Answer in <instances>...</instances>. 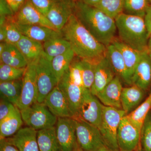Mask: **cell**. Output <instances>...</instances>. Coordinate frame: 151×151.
<instances>
[{
	"label": "cell",
	"instance_id": "obj_37",
	"mask_svg": "<svg viewBox=\"0 0 151 151\" xmlns=\"http://www.w3.org/2000/svg\"><path fill=\"white\" fill-rule=\"evenodd\" d=\"M13 16L7 18L4 24L6 30L5 42L16 45L23 35L18 28L16 24L13 20Z\"/></svg>",
	"mask_w": 151,
	"mask_h": 151
},
{
	"label": "cell",
	"instance_id": "obj_35",
	"mask_svg": "<svg viewBox=\"0 0 151 151\" xmlns=\"http://www.w3.org/2000/svg\"><path fill=\"white\" fill-rule=\"evenodd\" d=\"M140 145L142 151H151V110L146 117L141 129Z\"/></svg>",
	"mask_w": 151,
	"mask_h": 151
},
{
	"label": "cell",
	"instance_id": "obj_8",
	"mask_svg": "<svg viewBox=\"0 0 151 151\" xmlns=\"http://www.w3.org/2000/svg\"><path fill=\"white\" fill-rule=\"evenodd\" d=\"M103 106L90 90L84 88L76 119H82L98 128L102 120Z\"/></svg>",
	"mask_w": 151,
	"mask_h": 151
},
{
	"label": "cell",
	"instance_id": "obj_20",
	"mask_svg": "<svg viewBox=\"0 0 151 151\" xmlns=\"http://www.w3.org/2000/svg\"><path fill=\"white\" fill-rule=\"evenodd\" d=\"M106 57L116 76L120 78L123 84L127 86L132 85V81L128 75L122 53L113 44H111L107 47Z\"/></svg>",
	"mask_w": 151,
	"mask_h": 151
},
{
	"label": "cell",
	"instance_id": "obj_30",
	"mask_svg": "<svg viewBox=\"0 0 151 151\" xmlns=\"http://www.w3.org/2000/svg\"><path fill=\"white\" fill-rule=\"evenodd\" d=\"M151 110V89L144 102L126 116L135 127L141 131L144 121Z\"/></svg>",
	"mask_w": 151,
	"mask_h": 151
},
{
	"label": "cell",
	"instance_id": "obj_51",
	"mask_svg": "<svg viewBox=\"0 0 151 151\" xmlns=\"http://www.w3.org/2000/svg\"><path fill=\"white\" fill-rule=\"evenodd\" d=\"M75 151H84L83 150H81L79 147H78L77 148V149L75 150Z\"/></svg>",
	"mask_w": 151,
	"mask_h": 151
},
{
	"label": "cell",
	"instance_id": "obj_18",
	"mask_svg": "<svg viewBox=\"0 0 151 151\" xmlns=\"http://www.w3.org/2000/svg\"><path fill=\"white\" fill-rule=\"evenodd\" d=\"M116 76V73L105 56L95 65L94 81L91 88V93L96 96Z\"/></svg>",
	"mask_w": 151,
	"mask_h": 151
},
{
	"label": "cell",
	"instance_id": "obj_3",
	"mask_svg": "<svg viewBox=\"0 0 151 151\" xmlns=\"http://www.w3.org/2000/svg\"><path fill=\"white\" fill-rule=\"evenodd\" d=\"M119 40L136 50H148L149 38L145 19L124 13L115 19Z\"/></svg>",
	"mask_w": 151,
	"mask_h": 151
},
{
	"label": "cell",
	"instance_id": "obj_32",
	"mask_svg": "<svg viewBox=\"0 0 151 151\" xmlns=\"http://www.w3.org/2000/svg\"><path fill=\"white\" fill-rule=\"evenodd\" d=\"M125 1V0H100L94 7L115 19L124 12Z\"/></svg>",
	"mask_w": 151,
	"mask_h": 151
},
{
	"label": "cell",
	"instance_id": "obj_17",
	"mask_svg": "<svg viewBox=\"0 0 151 151\" xmlns=\"http://www.w3.org/2000/svg\"><path fill=\"white\" fill-rule=\"evenodd\" d=\"M135 84L147 93L151 89V59L148 50L142 52L140 60L132 78Z\"/></svg>",
	"mask_w": 151,
	"mask_h": 151
},
{
	"label": "cell",
	"instance_id": "obj_48",
	"mask_svg": "<svg viewBox=\"0 0 151 151\" xmlns=\"http://www.w3.org/2000/svg\"><path fill=\"white\" fill-rule=\"evenodd\" d=\"M6 42H1L0 43V55L2 54L5 47Z\"/></svg>",
	"mask_w": 151,
	"mask_h": 151
},
{
	"label": "cell",
	"instance_id": "obj_40",
	"mask_svg": "<svg viewBox=\"0 0 151 151\" xmlns=\"http://www.w3.org/2000/svg\"><path fill=\"white\" fill-rule=\"evenodd\" d=\"M36 9L46 16L53 0H29Z\"/></svg>",
	"mask_w": 151,
	"mask_h": 151
},
{
	"label": "cell",
	"instance_id": "obj_47",
	"mask_svg": "<svg viewBox=\"0 0 151 151\" xmlns=\"http://www.w3.org/2000/svg\"><path fill=\"white\" fill-rule=\"evenodd\" d=\"M97 151H113L111 149L109 148L106 146H103L100 147Z\"/></svg>",
	"mask_w": 151,
	"mask_h": 151
},
{
	"label": "cell",
	"instance_id": "obj_44",
	"mask_svg": "<svg viewBox=\"0 0 151 151\" xmlns=\"http://www.w3.org/2000/svg\"><path fill=\"white\" fill-rule=\"evenodd\" d=\"M144 19L150 37L151 35V4L146 12Z\"/></svg>",
	"mask_w": 151,
	"mask_h": 151
},
{
	"label": "cell",
	"instance_id": "obj_50",
	"mask_svg": "<svg viewBox=\"0 0 151 151\" xmlns=\"http://www.w3.org/2000/svg\"><path fill=\"white\" fill-rule=\"evenodd\" d=\"M119 151H122L119 150ZM132 151H142V150H141L140 146L137 149H136V150H134Z\"/></svg>",
	"mask_w": 151,
	"mask_h": 151
},
{
	"label": "cell",
	"instance_id": "obj_38",
	"mask_svg": "<svg viewBox=\"0 0 151 151\" xmlns=\"http://www.w3.org/2000/svg\"><path fill=\"white\" fill-rule=\"evenodd\" d=\"M70 79L73 83L81 88H85L83 85L81 70L78 61L72 62L68 69Z\"/></svg>",
	"mask_w": 151,
	"mask_h": 151
},
{
	"label": "cell",
	"instance_id": "obj_26",
	"mask_svg": "<svg viewBox=\"0 0 151 151\" xmlns=\"http://www.w3.org/2000/svg\"><path fill=\"white\" fill-rule=\"evenodd\" d=\"M1 63L18 68H24L28 65L27 60L15 45L6 43L0 55Z\"/></svg>",
	"mask_w": 151,
	"mask_h": 151
},
{
	"label": "cell",
	"instance_id": "obj_31",
	"mask_svg": "<svg viewBox=\"0 0 151 151\" xmlns=\"http://www.w3.org/2000/svg\"><path fill=\"white\" fill-rule=\"evenodd\" d=\"M75 54L72 49L52 60V66L58 82L73 62Z\"/></svg>",
	"mask_w": 151,
	"mask_h": 151
},
{
	"label": "cell",
	"instance_id": "obj_39",
	"mask_svg": "<svg viewBox=\"0 0 151 151\" xmlns=\"http://www.w3.org/2000/svg\"><path fill=\"white\" fill-rule=\"evenodd\" d=\"M16 106L7 100L1 98L0 122L3 121L13 111Z\"/></svg>",
	"mask_w": 151,
	"mask_h": 151
},
{
	"label": "cell",
	"instance_id": "obj_53",
	"mask_svg": "<svg viewBox=\"0 0 151 151\" xmlns=\"http://www.w3.org/2000/svg\"><path fill=\"white\" fill-rule=\"evenodd\" d=\"M149 1H150V2L151 4V0H149Z\"/></svg>",
	"mask_w": 151,
	"mask_h": 151
},
{
	"label": "cell",
	"instance_id": "obj_23",
	"mask_svg": "<svg viewBox=\"0 0 151 151\" xmlns=\"http://www.w3.org/2000/svg\"><path fill=\"white\" fill-rule=\"evenodd\" d=\"M113 44L121 52L127 68L128 75L132 81V77L139 62L142 52L138 51L129 46L119 40L118 38H116Z\"/></svg>",
	"mask_w": 151,
	"mask_h": 151
},
{
	"label": "cell",
	"instance_id": "obj_14",
	"mask_svg": "<svg viewBox=\"0 0 151 151\" xmlns=\"http://www.w3.org/2000/svg\"><path fill=\"white\" fill-rule=\"evenodd\" d=\"M43 103L58 118H73L67 98L58 85L47 95Z\"/></svg>",
	"mask_w": 151,
	"mask_h": 151
},
{
	"label": "cell",
	"instance_id": "obj_42",
	"mask_svg": "<svg viewBox=\"0 0 151 151\" xmlns=\"http://www.w3.org/2000/svg\"><path fill=\"white\" fill-rule=\"evenodd\" d=\"M0 151H19L7 138L0 139Z\"/></svg>",
	"mask_w": 151,
	"mask_h": 151
},
{
	"label": "cell",
	"instance_id": "obj_34",
	"mask_svg": "<svg viewBox=\"0 0 151 151\" xmlns=\"http://www.w3.org/2000/svg\"><path fill=\"white\" fill-rule=\"evenodd\" d=\"M25 69L26 68H18L1 63L0 82L22 79L23 77Z\"/></svg>",
	"mask_w": 151,
	"mask_h": 151
},
{
	"label": "cell",
	"instance_id": "obj_2",
	"mask_svg": "<svg viewBox=\"0 0 151 151\" xmlns=\"http://www.w3.org/2000/svg\"><path fill=\"white\" fill-rule=\"evenodd\" d=\"M73 14L96 40L106 47L116 38L115 19L99 9L74 0Z\"/></svg>",
	"mask_w": 151,
	"mask_h": 151
},
{
	"label": "cell",
	"instance_id": "obj_41",
	"mask_svg": "<svg viewBox=\"0 0 151 151\" xmlns=\"http://www.w3.org/2000/svg\"><path fill=\"white\" fill-rule=\"evenodd\" d=\"M14 15L13 12L6 0H0V17L7 18Z\"/></svg>",
	"mask_w": 151,
	"mask_h": 151
},
{
	"label": "cell",
	"instance_id": "obj_33",
	"mask_svg": "<svg viewBox=\"0 0 151 151\" xmlns=\"http://www.w3.org/2000/svg\"><path fill=\"white\" fill-rule=\"evenodd\" d=\"M151 4L149 0H125L123 13L144 18Z\"/></svg>",
	"mask_w": 151,
	"mask_h": 151
},
{
	"label": "cell",
	"instance_id": "obj_10",
	"mask_svg": "<svg viewBox=\"0 0 151 151\" xmlns=\"http://www.w3.org/2000/svg\"><path fill=\"white\" fill-rule=\"evenodd\" d=\"M55 128L61 151H75L78 147L75 119L68 117L58 118Z\"/></svg>",
	"mask_w": 151,
	"mask_h": 151
},
{
	"label": "cell",
	"instance_id": "obj_24",
	"mask_svg": "<svg viewBox=\"0 0 151 151\" xmlns=\"http://www.w3.org/2000/svg\"><path fill=\"white\" fill-rule=\"evenodd\" d=\"M16 45L23 55L28 64L37 61L44 52L42 43L25 36H22Z\"/></svg>",
	"mask_w": 151,
	"mask_h": 151
},
{
	"label": "cell",
	"instance_id": "obj_4",
	"mask_svg": "<svg viewBox=\"0 0 151 151\" xmlns=\"http://www.w3.org/2000/svg\"><path fill=\"white\" fill-rule=\"evenodd\" d=\"M126 116L123 109L103 105L102 120L99 129L105 145L113 151L119 150L117 133L121 120Z\"/></svg>",
	"mask_w": 151,
	"mask_h": 151
},
{
	"label": "cell",
	"instance_id": "obj_19",
	"mask_svg": "<svg viewBox=\"0 0 151 151\" xmlns=\"http://www.w3.org/2000/svg\"><path fill=\"white\" fill-rule=\"evenodd\" d=\"M7 139L19 151H40L37 131L30 127L21 128L14 135Z\"/></svg>",
	"mask_w": 151,
	"mask_h": 151
},
{
	"label": "cell",
	"instance_id": "obj_1",
	"mask_svg": "<svg viewBox=\"0 0 151 151\" xmlns=\"http://www.w3.org/2000/svg\"><path fill=\"white\" fill-rule=\"evenodd\" d=\"M60 32L80 59L96 65L106 56L107 47L96 40L74 14L70 16Z\"/></svg>",
	"mask_w": 151,
	"mask_h": 151
},
{
	"label": "cell",
	"instance_id": "obj_25",
	"mask_svg": "<svg viewBox=\"0 0 151 151\" xmlns=\"http://www.w3.org/2000/svg\"><path fill=\"white\" fill-rule=\"evenodd\" d=\"M23 123L21 111L16 106L6 118L0 122V139L13 136L21 128Z\"/></svg>",
	"mask_w": 151,
	"mask_h": 151
},
{
	"label": "cell",
	"instance_id": "obj_7",
	"mask_svg": "<svg viewBox=\"0 0 151 151\" xmlns=\"http://www.w3.org/2000/svg\"><path fill=\"white\" fill-rule=\"evenodd\" d=\"M74 119L77 143L81 150L84 151H97L105 145L97 127L79 118Z\"/></svg>",
	"mask_w": 151,
	"mask_h": 151
},
{
	"label": "cell",
	"instance_id": "obj_49",
	"mask_svg": "<svg viewBox=\"0 0 151 151\" xmlns=\"http://www.w3.org/2000/svg\"><path fill=\"white\" fill-rule=\"evenodd\" d=\"M148 50L151 51V35L149 37L147 44Z\"/></svg>",
	"mask_w": 151,
	"mask_h": 151
},
{
	"label": "cell",
	"instance_id": "obj_6",
	"mask_svg": "<svg viewBox=\"0 0 151 151\" xmlns=\"http://www.w3.org/2000/svg\"><path fill=\"white\" fill-rule=\"evenodd\" d=\"M36 74L38 89L37 102L42 103L47 95L58 83L51 61L47 58L44 52L37 61Z\"/></svg>",
	"mask_w": 151,
	"mask_h": 151
},
{
	"label": "cell",
	"instance_id": "obj_43",
	"mask_svg": "<svg viewBox=\"0 0 151 151\" xmlns=\"http://www.w3.org/2000/svg\"><path fill=\"white\" fill-rule=\"evenodd\" d=\"M26 1L27 0H6L13 12L14 14L18 12Z\"/></svg>",
	"mask_w": 151,
	"mask_h": 151
},
{
	"label": "cell",
	"instance_id": "obj_27",
	"mask_svg": "<svg viewBox=\"0 0 151 151\" xmlns=\"http://www.w3.org/2000/svg\"><path fill=\"white\" fill-rule=\"evenodd\" d=\"M37 140L40 151H61L55 127L37 131Z\"/></svg>",
	"mask_w": 151,
	"mask_h": 151
},
{
	"label": "cell",
	"instance_id": "obj_52",
	"mask_svg": "<svg viewBox=\"0 0 151 151\" xmlns=\"http://www.w3.org/2000/svg\"><path fill=\"white\" fill-rule=\"evenodd\" d=\"M148 52H149V55H150V58L151 59V51H149V50H148Z\"/></svg>",
	"mask_w": 151,
	"mask_h": 151
},
{
	"label": "cell",
	"instance_id": "obj_29",
	"mask_svg": "<svg viewBox=\"0 0 151 151\" xmlns=\"http://www.w3.org/2000/svg\"><path fill=\"white\" fill-rule=\"evenodd\" d=\"M22 78L0 82L1 98L7 100L17 106L21 95Z\"/></svg>",
	"mask_w": 151,
	"mask_h": 151
},
{
	"label": "cell",
	"instance_id": "obj_36",
	"mask_svg": "<svg viewBox=\"0 0 151 151\" xmlns=\"http://www.w3.org/2000/svg\"><path fill=\"white\" fill-rule=\"evenodd\" d=\"M81 70L84 88L91 91L94 81L95 65L86 60H78Z\"/></svg>",
	"mask_w": 151,
	"mask_h": 151
},
{
	"label": "cell",
	"instance_id": "obj_22",
	"mask_svg": "<svg viewBox=\"0 0 151 151\" xmlns=\"http://www.w3.org/2000/svg\"><path fill=\"white\" fill-rule=\"evenodd\" d=\"M147 93L135 84L123 88L121 102L122 109L126 115L129 114L140 105Z\"/></svg>",
	"mask_w": 151,
	"mask_h": 151
},
{
	"label": "cell",
	"instance_id": "obj_12",
	"mask_svg": "<svg viewBox=\"0 0 151 151\" xmlns=\"http://www.w3.org/2000/svg\"><path fill=\"white\" fill-rule=\"evenodd\" d=\"M13 20L17 24L43 26L58 31L46 16L35 7L29 0H27L18 12L14 14Z\"/></svg>",
	"mask_w": 151,
	"mask_h": 151
},
{
	"label": "cell",
	"instance_id": "obj_11",
	"mask_svg": "<svg viewBox=\"0 0 151 151\" xmlns=\"http://www.w3.org/2000/svg\"><path fill=\"white\" fill-rule=\"evenodd\" d=\"M141 131L135 127L125 116L121 120L117 133L119 150L132 151L140 145Z\"/></svg>",
	"mask_w": 151,
	"mask_h": 151
},
{
	"label": "cell",
	"instance_id": "obj_16",
	"mask_svg": "<svg viewBox=\"0 0 151 151\" xmlns=\"http://www.w3.org/2000/svg\"><path fill=\"white\" fill-rule=\"evenodd\" d=\"M123 88L122 81L116 76L96 96L105 106L122 109L121 97Z\"/></svg>",
	"mask_w": 151,
	"mask_h": 151
},
{
	"label": "cell",
	"instance_id": "obj_46",
	"mask_svg": "<svg viewBox=\"0 0 151 151\" xmlns=\"http://www.w3.org/2000/svg\"><path fill=\"white\" fill-rule=\"evenodd\" d=\"M78 1L89 5L94 6L100 1V0H78Z\"/></svg>",
	"mask_w": 151,
	"mask_h": 151
},
{
	"label": "cell",
	"instance_id": "obj_45",
	"mask_svg": "<svg viewBox=\"0 0 151 151\" xmlns=\"http://www.w3.org/2000/svg\"><path fill=\"white\" fill-rule=\"evenodd\" d=\"M6 39V30L4 24L0 26V41L5 42Z\"/></svg>",
	"mask_w": 151,
	"mask_h": 151
},
{
	"label": "cell",
	"instance_id": "obj_5",
	"mask_svg": "<svg viewBox=\"0 0 151 151\" xmlns=\"http://www.w3.org/2000/svg\"><path fill=\"white\" fill-rule=\"evenodd\" d=\"M22 119L27 127L36 131L55 127L58 118L44 103H34L20 111Z\"/></svg>",
	"mask_w": 151,
	"mask_h": 151
},
{
	"label": "cell",
	"instance_id": "obj_9",
	"mask_svg": "<svg viewBox=\"0 0 151 151\" xmlns=\"http://www.w3.org/2000/svg\"><path fill=\"white\" fill-rule=\"evenodd\" d=\"M37 61L29 63L26 68L22 78L21 95L16 106L20 111L28 108L37 102L38 89L37 83Z\"/></svg>",
	"mask_w": 151,
	"mask_h": 151
},
{
	"label": "cell",
	"instance_id": "obj_28",
	"mask_svg": "<svg viewBox=\"0 0 151 151\" xmlns=\"http://www.w3.org/2000/svg\"><path fill=\"white\" fill-rule=\"evenodd\" d=\"M43 51L49 60L71 49L70 43L62 36L52 38L42 43Z\"/></svg>",
	"mask_w": 151,
	"mask_h": 151
},
{
	"label": "cell",
	"instance_id": "obj_15",
	"mask_svg": "<svg viewBox=\"0 0 151 151\" xmlns=\"http://www.w3.org/2000/svg\"><path fill=\"white\" fill-rule=\"evenodd\" d=\"M58 86L67 98L73 119H76L78 116V108L84 88H81L73 83L70 79L68 70L60 78Z\"/></svg>",
	"mask_w": 151,
	"mask_h": 151
},
{
	"label": "cell",
	"instance_id": "obj_21",
	"mask_svg": "<svg viewBox=\"0 0 151 151\" xmlns=\"http://www.w3.org/2000/svg\"><path fill=\"white\" fill-rule=\"evenodd\" d=\"M16 24L23 35L42 43L53 38L62 36L60 32L43 26Z\"/></svg>",
	"mask_w": 151,
	"mask_h": 151
},
{
	"label": "cell",
	"instance_id": "obj_13",
	"mask_svg": "<svg viewBox=\"0 0 151 151\" xmlns=\"http://www.w3.org/2000/svg\"><path fill=\"white\" fill-rule=\"evenodd\" d=\"M74 0H53L46 17L57 30L65 26L73 14Z\"/></svg>",
	"mask_w": 151,
	"mask_h": 151
}]
</instances>
